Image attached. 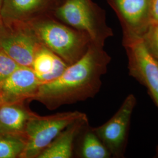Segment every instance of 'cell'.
<instances>
[{
	"label": "cell",
	"mask_w": 158,
	"mask_h": 158,
	"mask_svg": "<svg viewBox=\"0 0 158 158\" xmlns=\"http://www.w3.org/2000/svg\"><path fill=\"white\" fill-rule=\"evenodd\" d=\"M43 45L28 22L0 19V48L21 66L31 68Z\"/></svg>",
	"instance_id": "obj_5"
},
{
	"label": "cell",
	"mask_w": 158,
	"mask_h": 158,
	"mask_svg": "<svg viewBox=\"0 0 158 158\" xmlns=\"http://www.w3.org/2000/svg\"><path fill=\"white\" fill-rule=\"evenodd\" d=\"M20 67L18 63L0 48V83Z\"/></svg>",
	"instance_id": "obj_16"
},
{
	"label": "cell",
	"mask_w": 158,
	"mask_h": 158,
	"mask_svg": "<svg viewBox=\"0 0 158 158\" xmlns=\"http://www.w3.org/2000/svg\"><path fill=\"white\" fill-rule=\"evenodd\" d=\"M52 15L69 26L87 34L93 44L104 47L113 36L104 11L92 0H65Z\"/></svg>",
	"instance_id": "obj_3"
},
{
	"label": "cell",
	"mask_w": 158,
	"mask_h": 158,
	"mask_svg": "<svg viewBox=\"0 0 158 158\" xmlns=\"http://www.w3.org/2000/svg\"><path fill=\"white\" fill-rule=\"evenodd\" d=\"M2 2H3V0H0V14H1V7L2 5Z\"/></svg>",
	"instance_id": "obj_19"
},
{
	"label": "cell",
	"mask_w": 158,
	"mask_h": 158,
	"mask_svg": "<svg viewBox=\"0 0 158 158\" xmlns=\"http://www.w3.org/2000/svg\"><path fill=\"white\" fill-rule=\"evenodd\" d=\"M83 132L79 148L80 158H108L112 156L93 128L88 126Z\"/></svg>",
	"instance_id": "obj_14"
},
{
	"label": "cell",
	"mask_w": 158,
	"mask_h": 158,
	"mask_svg": "<svg viewBox=\"0 0 158 158\" xmlns=\"http://www.w3.org/2000/svg\"><path fill=\"white\" fill-rule=\"evenodd\" d=\"M111 57L102 46L91 43L85 55L69 65L56 79L40 85L31 101H37L49 110L93 98L102 87Z\"/></svg>",
	"instance_id": "obj_1"
},
{
	"label": "cell",
	"mask_w": 158,
	"mask_h": 158,
	"mask_svg": "<svg viewBox=\"0 0 158 158\" xmlns=\"http://www.w3.org/2000/svg\"><path fill=\"white\" fill-rule=\"evenodd\" d=\"M41 84L32 68L21 66L0 83V103L31 101Z\"/></svg>",
	"instance_id": "obj_8"
},
{
	"label": "cell",
	"mask_w": 158,
	"mask_h": 158,
	"mask_svg": "<svg viewBox=\"0 0 158 158\" xmlns=\"http://www.w3.org/2000/svg\"><path fill=\"white\" fill-rule=\"evenodd\" d=\"M68 66L60 57L43 45L34 57L31 68L42 84L56 79Z\"/></svg>",
	"instance_id": "obj_13"
},
{
	"label": "cell",
	"mask_w": 158,
	"mask_h": 158,
	"mask_svg": "<svg viewBox=\"0 0 158 158\" xmlns=\"http://www.w3.org/2000/svg\"><path fill=\"white\" fill-rule=\"evenodd\" d=\"M65 0H3L0 19L28 22L42 15L52 14Z\"/></svg>",
	"instance_id": "obj_10"
},
{
	"label": "cell",
	"mask_w": 158,
	"mask_h": 158,
	"mask_svg": "<svg viewBox=\"0 0 158 158\" xmlns=\"http://www.w3.org/2000/svg\"><path fill=\"white\" fill-rule=\"evenodd\" d=\"M142 38L148 51L158 60V24L150 25Z\"/></svg>",
	"instance_id": "obj_17"
},
{
	"label": "cell",
	"mask_w": 158,
	"mask_h": 158,
	"mask_svg": "<svg viewBox=\"0 0 158 158\" xmlns=\"http://www.w3.org/2000/svg\"><path fill=\"white\" fill-rule=\"evenodd\" d=\"M35 113L25 102L0 103V134L25 135L27 123Z\"/></svg>",
	"instance_id": "obj_12"
},
{
	"label": "cell",
	"mask_w": 158,
	"mask_h": 158,
	"mask_svg": "<svg viewBox=\"0 0 158 158\" xmlns=\"http://www.w3.org/2000/svg\"><path fill=\"white\" fill-rule=\"evenodd\" d=\"M25 147L23 136L0 134V158H20Z\"/></svg>",
	"instance_id": "obj_15"
},
{
	"label": "cell",
	"mask_w": 158,
	"mask_h": 158,
	"mask_svg": "<svg viewBox=\"0 0 158 158\" xmlns=\"http://www.w3.org/2000/svg\"><path fill=\"white\" fill-rule=\"evenodd\" d=\"M86 114L77 111L40 116L37 114L29 120L25 132L26 147L20 158H37L69 125Z\"/></svg>",
	"instance_id": "obj_4"
},
{
	"label": "cell",
	"mask_w": 158,
	"mask_h": 158,
	"mask_svg": "<svg viewBox=\"0 0 158 158\" xmlns=\"http://www.w3.org/2000/svg\"><path fill=\"white\" fill-rule=\"evenodd\" d=\"M136 103L135 96L129 94L111 119L100 127L93 128L111 156L115 158L124 156L131 119Z\"/></svg>",
	"instance_id": "obj_7"
},
{
	"label": "cell",
	"mask_w": 158,
	"mask_h": 158,
	"mask_svg": "<svg viewBox=\"0 0 158 158\" xmlns=\"http://www.w3.org/2000/svg\"><path fill=\"white\" fill-rule=\"evenodd\" d=\"M123 45L129 73L145 85L158 108V60L147 49L141 36L123 31Z\"/></svg>",
	"instance_id": "obj_6"
},
{
	"label": "cell",
	"mask_w": 158,
	"mask_h": 158,
	"mask_svg": "<svg viewBox=\"0 0 158 158\" xmlns=\"http://www.w3.org/2000/svg\"><path fill=\"white\" fill-rule=\"evenodd\" d=\"M149 18L150 25L158 24V0H150Z\"/></svg>",
	"instance_id": "obj_18"
},
{
	"label": "cell",
	"mask_w": 158,
	"mask_h": 158,
	"mask_svg": "<svg viewBox=\"0 0 158 158\" xmlns=\"http://www.w3.org/2000/svg\"><path fill=\"white\" fill-rule=\"evenodd\" d=\"M28 23L40 42L69 66L83 56L92 43L85 32L60 22L52 14L37 17Z\"/></svg>",
	"instance_id": "obj_2"
},
{
	"label": "cell",
	"mask_w": 158,
	"mask_h": 158,
	"mask_svg": "<svg viewBox=\"0 0 158 158\" xmlns=\"http://www.w3.org/2000/svg\"><path fill=\"white\" fill-rule=\"evenodd\" d=\"M89 126L87 115L69 125L37 158H70L73 156L76 139Z\"/></svg>",
	"instance_id": "obj_11"
},
{
	"label": "cell",
	"mask_w": 158,
	"mask_h": 158,
	"mask_svg": "<svg viewBox=\"0 0 158 158\" xmlns=\"http://www.w3.org/2000/svg\"><path fill=\"white\" fill-rule=\"evenodd\" d=\"M123 31L142 36L150 25V0H107Z\"/></svg>",
	"instance_id": "obj_9"
}]
</instances>
